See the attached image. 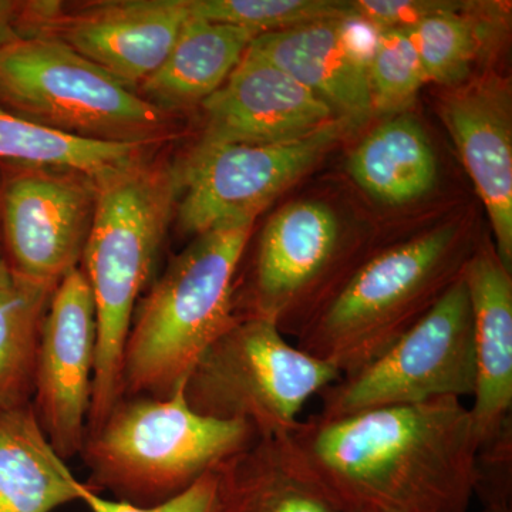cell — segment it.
Masks as SVG:
<instances>
[{
    "instance_id": "1",
    "label": "cell",
    "mask_w": 512,
    "mask_h": 512,
    "mask_svg": "<svg viewBox=\"0 0 512 512\" xmlns=\"http://www.w3.org/2000/svg\"><path fill=\"white\" fill-rule=\"evenodd\" d=\"M284 439L346 512H468L474 497L478 443L460 399L315 414Z\"/></svg>"
},
{
    "instance_id": "2",
    "label": "cell",
    "mask_w": 512,
    "mask_h": 512,
    "mask_svg": "<svg viewBox=\"0 0 512 512\" xmlns=\"http://www.w3.org/2000/svg\"><path fill=\"white\" fill-rule=\"evenodd\" d=\"M96 214L80 268L92 288L97 355L86 434L123 397L121 366L128 329L177 207L174 165L137 161L97 178Z\"/></svg>"
},
{
    "instance_id": "3",
    "label": "cell",
    "mask_w": 512,
    "mask_h": 512,
    "mask_svg": "<svg viewBox=\"0 0 512 512\" xmlns=\"http://www.w3.org/2000/svg\"><path fill=\"white\" fill-rule=\"evenodd\" d=\"M255 221L197 235L138 301L123 350V397L167 399L238 322L235 275Z\"/></svg>"
},
{
    "instance_id": "4",
    "label": "cell",
    "mask_w": 512,
    "mask_h": 512,
    "mask_svg": "<svg viewBox=\"0 0 512 512\" xmlns=\"http://www.w3.org/2000/svg\"><path fill=\"white\" fill-rule=\"evenodd\" d=\"M258 439L251 424L201 416L184 387L167 399L121 397L86 434L80 456L87 487L114 501L151 508L167 503Z\"/></svg>"
},
{
    "instance_id": "5",
    "label": "cell",
    "mask_w": 512,
    "mask_h": 512,
    "mask_svg": "<svg viewBox=\"0 0 512 512\" xmlns=\"http://www.w3.org/2000/svg\"><path fill=\"white\" fill-rule=\"evenodd\" d=\"M446 225L370 256L298 338L299 349L349 376L423 318L468 261H457Z\"/></svg>"
},
{
    "instance_id": "6",
    "label": "cell",
    "mask_w": 512,
    "mask_h": 512,
    "mask_svg": "<svg viewBox=\"0 0 512 512\" xmlns=\"http://www.w3.org/2000/svg\"><path fill=\"white\" fill-rule=\"evenodd\" d=\"M0 109L67 136L146 146L163 143L173 120L49 35L0 50Z\"/></svg>"
},
{
    "instance_id": "7",
    "label": "cell",
    "mask_w": 512,
    "mask_h": 512,
    "mask_svg": "<svg viewBox=\"0 0 512 512\" xmlns=\"http://www.w3.org/2000/svg\"><path fill=\"white\" fill-rule=\"evenodd\" d=\"M342 377L335 366L285 339L274 320L241 319L202 353L184 384L195 413L251 424L281 439L298 426L315 394Z\"/></svg>"
},
{
    "instance_id": "8",
    "label": "cell",
    "mask_w": 512,
    "mask_h": 512,
    "mask_svg": "<svg viewBox=\"0 0 512 512\" xmlns=\"http://www.w3.org/2000/svg\"><path fill=\"white\" fill-rule=\"evenodd\" d=\"M476 349L473 313L463 276L429 312L372 363L320 393V416L350 414L473 396Z\"/></svg>"
},
{
    "instance_id": "9",
    "label": "cell",
    "mask_w": 512,
    "mask_h": 512,
    "mask_svg": "<svg viewBox=\"0 0 512 512\" xmlns=\"http://www.w3.org/2000/svg\"><path fill=\"white\" fill-rule=\"evenodd\" d=\"M360 123L336 117L296 140L272 144L202 143L174 165L177 221L183 234H204L239 221H255L276 195Z\"/></svg>"
},
{
    "instance_id": "10",
    "label": "cell",
    "mask_w": 512,
    "mask_h": 512,
    "mask_svg": "<svg viewBox=\"0 0 512 512\" xmlns=\"http://www.w3.org/2000/svg\"><path fill=\"white\" fill-rule=\"evenodd\" d=\"M97 180L73 168L0 163V244L10 274L59 285L79 268Z\"/></svg>"
},
{
    "instance_id": "11",
    "label": "cell",
    "mask_w": 512,
    "mask_h": 512,
    "mask_svg": "<svg viewBox=\"0 0 512 512\" xmlns=\"http://www.w3.org/2000/svg\"><path fill=\"white\" fill-rule=\"evenodd\" d=\"M339 245L338 218L325 204L285 205L262 229L248 281L235 286L238 320H274L285 336L299 338L330 301Z\"/></svg>"
},
{
    "instance_id": "12",
    "label": "cell",
    "mask_w": 512,
    "mask_h": 512,
    "mask_svg": "<svg viewBox=\"0 0 512 512\" xmlns=\"http://www.w3.org/2000/svg\"><path fill=\"white\" fill-rule=\"evenodd\" d=\"M190 18V0H103L67 12L59 2H25L20 36L49 35L128 89L156 72Z\"/></svg>"
},
{
    "instance_id": "13",
    "label": "cell",
    "mask_w": 512,
    "mask_h": 512,
    "mask_svg": "<svg viewBox=\"0 0 512 512\" xmlns=\"http://www.w3.org/2000/svg\"><path fill=\"white\" fill-rule=\"evenodd\" d=\"M97 355L96 303L82 268L64 276L43 319L32 406L63 460L82 451Z\"/></svg>"
},
{
    "instance_id": "14",
    "label": "cell",
    "mask_w": 512,
    "mask_h": 512,
    "mask_svg": "<svg viewBox=\"0 0 512 512\" xmlns=\"http://www.w3.org/2000/svg\"><path fill=\"white\" fill-rule=\"evenodd\" d=\"M201 107L202 143H282L308 136L338 117L308 87L249 47Z\"/></svg>"
},
{
    "instance_id": "15",
    "label": "cell",
    "mask_w": 512,
    "mask_h": 512,
    "mask_svg": "<svg viewBox=\"0 0 512 512\" xmlns=\"http://www.w3.org/2000/svg\"><path fill=\"white\" fill-rule=\"evenodd\" d=\"M493 227L494 251L512 271V110L510 86L495 76L453 87L440 106Z\"/></svg>"
},
{
    "instance_id": "16",
    "label": "cell",
    "mask_w": 512,
    "mask_h": 512,
    "mask_svg": "<svg viewBox=\"0 0 512 512\" xmlns=\"http://www.w3.org/2000/svg\"><path fill=\"white\" fill-rule=\"evenodd\" d=\"M461 276L473 313L476 389L468 410L480 448L512 426V279L488 245L471 254Z\"/></svg>"
},
{
    "instance_id": "17",
    "label": "cell",
    "mask_w": 512,
    "mask_h": 512,
    "mask_svg": "<svg viewBox=\"0 0 512 512\" xmlns=\"http://www.w3.org/2000/svg\"><path fill=\"white\" fill-rule=\"evenodd\" d=\"M339 20L264 33L249 49L308 87L336 116L362 123L373 111L367 67L349 49Z\"/></svg>"
},
{
    "instance_id": "18",
    "label": "cell",
    "mask_w": 512,
    "mask_h": 512,
    "mask_svg": "<svg viewBox=\"0 0 512 512\" xmlns=\"http://www.w3.org/2000/svg\"><path fill=\"white\" fill-rule=\"evenodd\" d=\"M255 37L251 30L190 15L164 62L138 86V96L168 114L202 104L234 72Z\"/></svg>"
},
{
    "instance_id": "19",
    "label": "cell",
    "mask_w": 512,
    "mask_h": 512,
    "mask_svg": "<svg viewBox=\"0 0 512 512\" xmlns=\"http://www.w3.org/2000/svg\"><path fill=\"white\" fill-rule=\"evenodd\" d=\"M217 512H346L292 453L284 437H258L217 468Z\"/></svg>"
},
{
    "instance_id": "20",
    "label": "cell",
    "mask_w": 512,
    "mask_h": 512,
    "mask_svg": "<svg viewBox=\"0 0 512 512\" xmlns=\"http://www.w3.org/2000/svg\"><path fill=\"white\" fill-rule=\"evenodd\" d=\"M83 488L47 440L32 403L0 407V512H53L82 500Z\"/></svg>"
},
{
    "instance_id": "21",
    "label": "cell",
    "mask_w": 512,
    "mask_h": 512,
    "mask_svg": "<svg viewBox=\"0 0 512 512\" xmlns=\"http://www.w3.org/2000/svg\"><path fill=\"white\" fill-rule=\"evenodd\" d=\"M348 170L363 191L387 205L419 200L437 180L429 138L410 114L377 126L353 151Z\"/></svg>"
},
{
    "instance_id": "22",
    "label": "cell",
    "mask_w": 512,
    "mask_h": 512,
    "mask_svg": "<svg viewBox=\"0 0 512 512\" xmlns=\"http://www.w3.org/2000/svg\"><path fill=\"white\" fill-rule=\"evenodd\" d=\"M153 147L67 136L0 109V163L73 168L97 180L151 157Z\"/></svg>"
},
{
    "instance_id": "23",
    "label": "cell",
    "mask_w": 512,
    "mask_h": 512,
    "mask_svg": "<svg viewBox=\"0 0 512 512\" xmlns=\"http://www.w3.org/2000/svg\"><path fill=\"white\" fill-rule=\"evenodd\" d=\"M55 289L18 276L0 288V407L32 403L40 333Z\"/></svg>"
},
{
    "instance_id": "24",
    "label": "cell",
    "mask_w": 512,
    "mask_h": 512,
    "mask_svg": "<svg viewBox=\"0 0 512 512\" xmlns=\"http://www.w3.org/2000/svg\"><path fill=\"white\" fill-rule=\"evenodd\" d=\"M471 9L439 13L406 29L429 82L456 87L470 77L484 39Z\"/></svg>"
},
{
    "instance_id": "25",
    "label": "cell",
    "mask_w": 512,
    "mask_h": 512,
    "mask_svg": "<svg viewBox=\"0 0 512 512\" xmlns=\"http://www.w3.org/2000/svg\"><path fill=\"white\" fill-rule=\"evenodd\" d=\"M190 15L264 33L343 19L352 15L349 2L338 0H190Z\"/></svg>"
},
{
    "instance_id": "26",
    "label": "cell",
    "mask_w": 512,
    "mask_h": 512,
    "mask_svg": "<svg viewBox=\"0 0 512 512\" xmlns=\"http://www.w3.org/2000/svg\"><path fill=\"white\" fill-rule=\"evenodd\" d=\"M373 111L393 113L412 104L427 80L407 30L380 32L367 67Z\"/></svg>"
},
{
    "instance_id": "27",
    "label": "cell",
    "mask_w": 512,
    "mask_h": 512,
    "mask_svg": "<svg viewBox=\"0 0 512 512\" xmlns=\"http://www.w3.org/2000/svg\"><path fill=\"white\" fill-rule=\"evenodd\" d=\"M349 5L353 15L379 32L410 29L430 16L471 8L454 0H352Z\"/></svg>"
},
{
    "instance_id": "28",
    "label": "cell",
    "mask_w": 512,
    "mask_h": 512,
    "mask_svg": "<svg viewBox=\"0 0 512 512\" xmlns=\"http://www.w3.org/2000/svg\"><path fill=\"white\" fill-rule=\"evenodd\" d=\"M83 504L92 512H217L218 511V477L217 470L205 474L185 493L178 495L167 503L151 508H138L134 505L103 498L84 484Z\"/></svg>"
},
{
    "instance_id": "29",
    "label": "cell",
    "mask_w": 512,
    "mask_h": 512,
    "mask_svg": "<svg viewBox=\"0 0 512 512\" xmlns=\"http://www.w3.org/2000/svg\"><path fill=\"white\" fill-rule=\"evenodd\" d=\"M339 22L349 49L352 50L353 55L360 62L369 67L370 60H372L373 53H375L377 39H379V30L373 28L365 20L357 18L353 13L340 19Z\"/></svg>"
},
{
    "instance_id": "30",
    "label": "cell",
    "mask_w": 512,
    "mask_h": 512,
    "mask_svg": "<svg viewBox=\"0 0 512 512\" xmlns=\"http://www.w3.org/2000/svg\"><path fill=\"white\" fill-rule=\"evenodd\" d=\"M23 2L0 0V50L20 39Z\"/></svg>"
},
{
    "instance_id": "31",
    "label": "cell",
    "mask_w": 512,
    "mask_h": 512,
    "mask_svg": "<svg viewBox=\"0 0 512 512\" xmlns=\"http://www.w3.org/2000/svg\"><path fill=\"white\" fill-rule=\"evenodd\" d=\"M13 275L10 274L8 262H6L5 254H3L2 244H0V288L8 285L12 281Z\"/></svg>"
},
{
    "instance_id": "32",
    "label": "cell",
    "mask_w": 512,
    "mask_h": 512,
    "mask_svg": "<svg viewBox=\"0 0 512 512\" xmlns=\"http://www.w3.org/2000/svg\"><path fill=\"white\" fill-rule=\"evenodd\" d=\"M480 512H512V507H483Z\"/></svg>"
}]
</instances>
